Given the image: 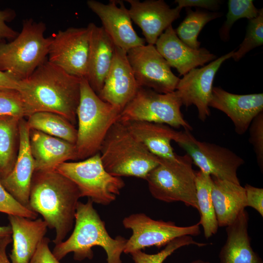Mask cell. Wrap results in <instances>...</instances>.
Returning a JSON list of instances; mask_svg holds the SVG:
<instances>
[{
    "label": "cell",
    "instance_id": "19",
    "mask_svg": "<svg viewBox=\"0 0 263 263\" xmlns=\"http://www.w3.org/2000/svg\"><path fill=\"white\" fill-rule=\"evenodd\" d=\"M19 146L16 163L11 172L0 182L19 203L29 208L30 191L35 166L30 146V129L24 118L19 120Z\"/></svg>",
    "mask_w": 263,
    "mask_h": 263
},
{
    "label": "cell",
    "instance_id": "1",
    "mask_svg": "<svg viewBox=\"0 0 263 263\" xmlns=\"http://www.w3.org/2000/svg\"><path fill=\"white\" fill-rule=\"evenodd\" d=\"M81 78L45 61L27 78L19 81L25 116L38 112L58 114L75 125Z\"/></svg>",
    "mask_w": 263,
    "mask_h": 263
},
{
    "label": "cell",
    "instance_id": "12",
    "mask_svg": "<svg viewBox=\"0 0 263 263\" xmlns=\"http://www.w3.org/2000/svg\"><path fill=\"white\" fill-rule=\"evenodd\" d=\"M127 56L139 87L149 88L160 94L176 90L180 78L172 73L154 45L134 47L127 52Z\"/></svg>",
    "mask_w": 263,
    "mask_h": 263
},
{
    "label": "cell",
    "instance_id": "4",
    "mask_svg": "<svg viewBox=\"0 0 263 263\" xmlns=\"http://www.w3.org/2000/svg\"><path fill=\"white\" fill-rule=\"evenodd\" d=\"M99 153L107 171L119 177L132 176L145 180L160 160L132 134L125 124L118 121L108 131Z\"/></svg>",
    "mask_w": 263,
    "mask_h": 263
},
{
    "label": "cell",
    "instance_id": "37",
    "mask_svg": "<svg viewBox=\"0 0 263 263\" xmlns=\"http://www.w3.org/2000/svg\"><path fill=\"white\" fill-rule=\"evenodd\" d=\"M50 240L44 237L38 244L29 263H60L49 248Z\"/></svg>",
    "mask_w": 263,
    "mask_h": 263
},
{
    "label": "cell",
    "instance_id": "40",
    "mask_svg": "<svg viewBox=\"0 0 263 263\" xmlns=\"http://www.w3.org/2000/svg\"><path fill=\"white\" fill-rule=\"evenodd\" d=\"M177 6L181 8L198 7L202 8L215 10L221 3L218 0H176Z\"/></svg>",
    "mask_w": 263,
    "mask_h": 263
},
{
    "label": "cell",
    "instance_id": "44",
    "mask_svg": "<svg viewBox=\"0 0 263 263\" xmlns=\"http://www.w3.org/2000/svg\"><path fill=\"white\" fill-rule=\"evenodd\" d=\"M189 263H210L208 261H205L202 260L198 259V260L193 261L192 262Z\"/></svg>",
    "mask_w": 263,
    "mask_h": 263
},
{
    "label": "cell",
    "instance_id": "23",
    "mask_svg": "<svg viewBox=\"0 0 263 263\" xmlns=\"http://www.w3.org/2000/svg\"><path fill=\"white\" fill-rule=\"evenodd\" d=\"M13 247L9 257L12 263H29L37 248L44 238L48 225L41 218L30 219L8 215Z\"/></svg>",
    "mask_w": 263,
    "mask_h": 263
},
{
    "label": "cell",
    "instance_id": "21",
    "mask_svg": "<svg viewBox=\"0 0 263 263\" xmlns=\"http://www.w3.org/2000/svg\"><path fill=\"white\" fill-rule=\"evenodd\" d=\"M89 51L86 79L98 94L102 88L114 57L115 45L102 27L90 23Z\"/></svg>",
    "mask_w": 263,
    "mask_h": 263
},
{
    "label": "cell",
    "instance_id": "17",
    "mask_svg": "<svg viewBox=\"0 0 263 263\" xmlns=\"http://www.w3.org/2000/svg\"><path fill=\"white\" fill-rule=\"evenodd\" d=\"M209 107L226 114L232 121L235 132L243 135L254 118L263 112V94H237L213 87Z\"/></svg>",
    "mask_w": 263,
    "mask_h": 263
},
{
    "label": "cell",
    "instance_id": "13",
    "mask_svg": "<svg viewBox=\"0 0 263 263\" xmlns=\"http://www.w3.org/2000/svg\"><path fill=\"white\" fill-rule=\"evenodd\" d=\"M48 60L67 73L86 78L89 51L87 27H70L52 36Z\"/></svg>",
    "mask_w": 263,
    "mask_h": 263
},
{
    "label": "cell",
    "instance_id": "29",
    "mask_svg": "<svg viewBox=\"0 0 263 263\" xmlns=\"http://www.w3.org/2000/svg\"><path fill=\"white\" fill-rule=\"evenodd\" d=\"M27 118L26 121L30 130L40 131L70 143L75 144L77 129L64 117L50 112H38Z\"/></svg>",
    "mask_w": 263,
    "mask_h": 263
},
{
    "label": "cell",
    "instance_id": "8",
    "mask_svg": "<svg viewBox=\"0 0 263 263\" xmlns=\"http://www.w3.org/2000/svg\"><path fill=\"white\" fill-rule=\"evenodd\" d=\"M55 170L75 184L81 197L104 206L113 202L125 187L121 177L107 171L99 152L79 162H64Z\"/></svg>",
    "mask_w": 263,
    "mask_h": 263
},
{
    "label": "cell",
    "instance_id": "42",
    "mask_svg": "<svg viewBox=\"0 0 263 263\" xmlns=\"http://www.w3.org/2000/svg\"><path fill=\"white\" fill-rule=\"evenodd\" d=\"M12 242L11 236L0 238V263H12L6 253V248Z\"/></svg>",
    "mask_w": 263,
    "mask_h": 263
},
{
    "label": "cell",
    "instance_id": "43",
    "mask_svg": "<svg viewBox=\"0 0 263 263\" xmlns=\"http://www.w3.org/2000/svg\"><path fill=\"white\" fill-rule=\"evenodd\" d=\"M12 233L11 226H0V238L11 236Z\"/></svg>",
    "mask_w": 263,
    "mask_h": 263
},
{
    "label": "cell",
    "instance_id": "38",
    "mask_svg": "<svg viewBox=\"0 0 263 263\" xmlns=\"http://www.w3.org/2000/svg\"><path fill=\"white\" fill-rule=\"evenodd\" d=\"M16 17L15 12L10 9L0 10V43L5 40H13L19 34L17 31L8 26L6 22L12 21Z\"/></svg>",
    "mask_w": 263,
    "mask_h": 263
},
{
    "label": "cell",
    "instance_id": "39",
    "mask_svg": "<svg viewBox=\"0 0 263 263\" xmlns=\"http://www.w3.org/2000/svg\"><path fill=\"white\" fill-rule=\"evenodd\" d=\"M247 207L255 209L263 216V189L246 184L244 187Z\"/></svg>",
    "mask_w": 263,
    "mask_h": 263
},
{
    "label": "cell",
    "instance_id": "41",
    "mask_svg": "<svg viewBox=\"0 0 263 263\" xmlns=\"http://www.w3.org/2000/svg\"><path fill=\"white\" fill-rule=\"evenodd\" d=\"M19 81L6 72L0 71V90L19 91Z\"/></svg>",
    "mask_w": 263,
    "mask_h": 263
},
{
    "label": "cell",
    "instance_id": "22",
    "mask_svg": "<svg viewBox=\"0 0 263 263\" xmlns=\"http://www.w3.org/2000/svg\"><path fill=\"white\" fill-rule=\"evenodd\" d=\"M31 152L35 171H52L69 160H76L75 144L41 132L30 130Z\"/></svg>",
    "mask_w": 263,
    "mask_h": 263
},
{
    "label": "cell",
    "instance_id": "20",
    "mask_svg": "<svg viewBox=\"0 0 263 263\" xmlns=\"http://www.w3.org/2000/svg\"><path fill=\"white\" fill-rule=\"evenodd\" d=\"M155 45L169 66L175 68L180 75L217 58L206 48L196 50L186 45L179 38L172 25L160 36Z\"/></svg>",
    "mask_w": 263,
    "mask_h": 263
},
{
    "label": "cell",
    "instance_id": "33",
    "mask_svg": "<svg viewBox=\"0 0 263 263\" xmlns=\"http://www.w3.org/2000/svg\"><path fill=\"white\" fill-rule=\"evenodd\" d=\"M263 44V9H260L258 15L248 20L244 39L232 58L238 61L248 52Z\"/></svg>",
    "mask_w": 263,
    "mask_h": 263
},
{
    "label": "cell",
    "instance_id": "6",
    "mask_svg": "<svg viewBox=\"0 0 263 263\" xmlns=\"http://www.w3.org/2000/svg\"><path fill=\"white\" fill-rule=\"evenodd\" d=\"M46 25L33 19L23 22L21 32L8 43H0V71L17 80L30 76L47 60L53 37H45Z\"/></svg>",
    "mask_w": 263,
    "mask_h": 263
},
{
    "label": "cell",
    "instance_id": "5",
    "mask_svg": "<svg viewBox=\"0 0 263 263\" xmlns=\"http://www.w3.org/2000/svg\"><path fill=\"white\" fill-rule=\"evenodd\" d=\"M121 112L118 108L101 99L86 78H81L76 111L77 160H84L99 152L108 131L117 121Z\"/></svg>",
    "mask_w": 263,
    "mask_h": 263
},
{
    "label": "cell",
    "instance_id": "2",
    "mask_svg": "<svg viewBox=\"0 0 263 263\" xmlns=\"http://www.w3.org/2000/svg\"><path fill=\"white\" fill-rule=\"evenodd\" d=\"M77 187L56 170L35 171L31 181L29 208L40 214L50 229H55V245L72 229L79 199Z\"/></svg>",
    "mask_w": 263,
    "mask_h": 263
},
{
    "label": "cell",
    "instance_id": "11",
    "mask_svg": "<svg viewBox=\"0 0 263 263\" xmlns=\"http://www.w3.org/2000/svg\"><path fill=\"white\" fill-rule=\"evenodd\" d=\"M178 144L200 170L215 178L240 184L237 170L244 161L232 150L216 144L198 141L189 131L186 139Z\"/></svg>",
    "mask_w": 263,
    "mask_h": 263
},
{
    "label": "cell",
    "instance_id": "16",
    "mask_svg": "<svg viewBox=\"0 0 263 263\" xmlns=\"http://www.w3.org/2000/svg\"><path fill=\"white\" fill-rule=\"evenodd\" d=\"M132 20L141 29L148 44L154 45L157 39L180 17L182 8H171L163 0H126Z\"/></svg>",
    "mask_w": 263,
    "mask_h": 263
},
{
    "label": "cell",
    "instance_id": "27",
    "mask_svg": "<svg viewBox=\"0 0 263 263\" xmlns=\"http://www.w3.org/2000/svg\"><path fill=\"white\" fill-rule=\"evenodd\" d=\"M10 115H0V180L13 169L19 146L20 119Z\"/></svg>",
    "mask_w": 263,
    "mask_h": 263
},
{
    "label": "cell",
    "instance_id": "24",
    "mask_svg": "<svg viewBox=\"0 0 263 263\" xmlns=\"http://www.w3.org/2000/svg\"><path fill=\"white\" fill-rule=\"evenodd\" d=\"M125 124L151 153L161 158H175L177 154L171 146V141L177 144L183 141L188 132H178L167 125L145 121H134Z\"/></svg>",
    "mask_w": 263,
    "mask_h": 263
},
{
    "label": "cell",
    "instance_id": "26",
    "mask_svg": "<svg viewBox=\"0 0 263 263\" xmlns=\"http://www.w3.org/2000/svg\"><path fill=\"white\" fill-rule=\"evenodd\" d=\"M211 177V195L218 226L226 227L247 207L245 189L240 184Z\"/></svg>",
    "mask_w": 263,
    "mask_h": 263
},
{
    "label": "cell",
    "instance_id": "28",
    "mask_svg": "<svg viewBox=\"0 0 263 263\" xmlns=\"http://www.w3.org/2000/svg\"><path fill=\"white\" fill-rule=\"evenodd\" d=\"M212 184L211 175L200 170L195 171L196 198L200 214L198 223L202 226L206 239L215 234L219 227L211 195Z\"/></svg>",
    "mask_w": 263,
    "mask_h": 263
},
{
    "label": "cell",
    "instance_id": "10",
    "mask_svg": "<svg viewBox=\"0 0 263 263\" xmlns=\"http://www.w3.org/2000/svg\"><path fill=\"white\" fill-rule=\"evenodd\" d=\"M122 224L125 228L132 231L123 250L126 254L151 246L160 248L177 238L198 236L201 233L198 223L180 226L172 221L153 220L143 213H133L126 217Z\"/></svg>",
    "mask_w": 263,
    "mask_h": 263
},
{
    "label": "cell",
    "instance_id": "3",
    "mask_svg": "<svg viewBox=\"0 0 263 263\" xmlns=\"http://www.w3.org/2000/svg\"><path fill=\"white\" fill-rule=\"evenodd\" d=\"M93 203L90 198L85 203L78 201L72 233L66 240L55 245L53 250L58 260L71 252L75 261L92 259V248L98 246L105 251L107 263H122L121 255L127 239L121 236L113 238L109 235Z\"/></svg>",
    "mask_w": 263,
    "mask_h": 263
},
{
    "label": "cell",
    "instance_id": "15",
    "mask_svg": "<svg viewBox=\"0 0 263 263\" xmlns=\"http://www.w3.org/2000/svg\"><path fill=\"white\" fill-rule=\"evenodd\" d=\"M88 7L101 20L102 26L115 46L126 52L145 44L144 38L138 36L132 25L128 9L122 1L110 0L108 4L89 0Z\"/></svg>",
    "mask_w": 263,
    "mask_h": 263
},
{
    "label": "cell",
    "instance_id": "7",
    "mask_svg": "<svg viewBox=\"0 0 263 263\" xmlns=\"http://www.w3.org/2000/svg\"><path fill=\"white\" fill-rule=\"evenodd\" d=\"M159 158L145 179L151 195L166 203L181 202L198 210L196 171L190 157L186 153L172 159Z\"/></svg>",
    "mask_w": 263,
    "mask_h": 263
},
{
    "label": "cell",
    "instance_id": "25",
    "mask_svg": "<svg viewBox=\"0 0 263 263\" xmlns=\"http://www.w3.org/2000/svg\"><path fill=\"white\" fill-rule=\"evenodd\" d=\"M248 221V212L244 209L226 226V240L219 254L220 263H263L251 247Z\"/></svg>",
    "mask_w": 263,
    "mask_h": 263
},
{
    "label": "cell",
    "instance_id": "31",
    "mask_svg": "<svg viewBox=\"0 0 263 263\" xmlns=\"http://www.w3.org/2000/svg\"><path fill=\"white\" fill-rule=\"evenodd\" d=\"M259 11L252 0H229L226 20L219 30L221 39L224 41L229 39L230 29L237 20L243 18L248 20L254 19L258 15Z\"/></svg>",
    "mask_w": 263,
    "mask_h": 263
},
{
    "label": "cell",
    "instance_id": "35",
    "mask_svg": "<svg viewBox=\"0 0 263 263\" xmlns=\"http://www.w3.org/2000/svg\"><path fill=\"white\" fill-rule=\"evenodd\" d=\"M0 212L8 215L36 219L38 214L19 203L4 188L0 182Z\"/></svg>",
    "mask_w": 263,
    "mask_h": 263
},
{
    "label": "cell",
    "instance_id": "34",
    "mask_svg": "<svg viewBox=\"0 0 263 263\" xmlns=\"http://www.w3.org/2000/svg\"><path fill=\"white\" fill-rule=\"evenodd\" d=\"M0 115L19 118L25 117L23 102L18 91L0 90Z\"/></svg>",
    "mask_w": 263,
    "mask_h": 263
},
{
    "label": "cell",
    "instance_id": "30",
    "mask_svg": "<svg viewBox=\"0 0 263 263\" xmlns=\"http://www.w3.org/2000/svg\"><path fill=\"white\" fill-rule=\"evenodd\" d=\"M186 10L185 18L175 31L181 41L192 49L197 50L200 48L201 44L197 39L201 31L208 22L220 18L223 14L198 9L193 11L189 7L186 8Z\"/></svg>",
    "mask_w": 263,
    "mask_h": 263
},
{
    "label": "cell",
    "instance_id": "9",
    "mask_svg": "<svg viewBox=\"0 0 263 263\" xmlns=\"http://www.w3.org/2000/svg\"><path fill=\"white\" fill-rule=\"evenodd\" d=\"M181 100L176 91L160 94L147 88L139 87L133 98L120 113L118 121L127 123L145 121L183 127L191 131L192 126L181 112Z\"/></svg>",
    "mask_w": 263,
    "mask_h": 263
},
{
    "label": "cell",
    "instance_id": "14",
    "mask_svg": "<svg viewBox=\"0 0 263 263\" xmlns=\"http://www.w3.org/2000/svg\"><path fill=\"white\" fill-rule=\"evenodd\" d=\"M235 50L221 56L200 68L191 70L180 78L176 88L182 105L196 106L199 119L205 121L210 115L209 103L215 76L223 63L232 58Z\"/></svg>",
    "mask_w": 263,
    "mask_h": 263
},
{
    "label": "cell",
    "instance_id": "18",
    "mask_svg": "<svg viewBox=\"0 0 263 263\" xmlns=\"http://www.w3.org/2000/svg\"><path fill=\"white\" fill-rule=\"evenodd\" d=\"M139 88L127 58V52L115 46L112 65L98 96L122 111Z\"/></svg>",
    "mask_w": 263,
    "mask_h": 263
},
{
    "label": "cell",
    "instance_id": "32",
    "mask_svg": "<svg viewBox=\"0 0 263 263\" xmlns=\"http://www.w3.org/2000/svg\"><path fill=\"white\" fill-rule=\"evenodd\" d=\"M194 245L203 247L207 244L195 241L191 236L177 238L167 244L165 248L155 254H147L142 250H136L130 253L134 263H163L175 251L185 246Z\"/></svg>",
    "mask_w": 263,
    "mask_h": 263
},
{
    "label": "cell",
    "instance_id": "36",
    "mask_svg": "<svg viewBox=\"0 0 263 263\" xmlns=\"http://www.w3.org/2000/svg\"><path fill=\"white\" fill-rule=\"evenodd\" d=\"M248 130L249 132V142L253 147L257 163L262 171L263 169V112L254 118Z\"/></svg>",
    "mask_w": 263,
    "mask_h": 263
}]
</instances>
